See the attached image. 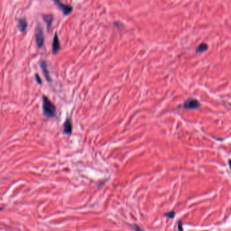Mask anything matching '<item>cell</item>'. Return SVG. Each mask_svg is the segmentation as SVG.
<instances>
[{
	"instance_id": "cell-14",
	"label": "cell",
	"mask_w": 231,
	"mask_h": 231,
	"mask_svg": "<svg viewBox=\"0 0 231 231\" xmlns=\"http://www.w3.org/2000/svg\"><path fill=\"white\" fill-rule=\"evenodd\" d=\"M135 228H136V231H144L143 230H142L140 227H137V226H136V227H135Z\"/></svg>"
},
{
	"instance_id": "cell-7",
	"label": "cell",
	"mask_w": 231,
	"mask_h": 231,
	"mask_svg": "<svg viewBox=\"0 0 231 231\" xmlns=\"http://www.w3.org/2000/svg\"><path fill=\"white\" fill-rule=\"evenodd\" d=\"M60 48H61V45H60V41L58 40V37L57 33H55V35L54 36L53 41H52V52L54 54H56L57 52L59 50Z\"/></svg>"
},
{
	"instance_id": "cell-8",
	"label": "cell",
	"mask_w": 231,
	"mask_h": 231,
	"mask_svg": "<svg viewBox=\"0 0 231 231\" xmlns=\"http://www.w3.org/2000/svg\"><path fill=\"white\" fill-rule=\"evenodd\" d=\"M27 25L28 23L27 20L25 19L21 18V19H19L18 20V28H19L20 32L25 31L26 28L27 27Z\"/></svg>"
},
{
	"instance_id": "cell-4",
	"label": "cell",
	"mask_w": 231,
	"mask_h": 231,
	"mask_svg": "<svg viewBox=\"0 0 231 231\" xmlns=\"http://www.w3.org/2000/svg\"><path fill=\"white\" fill-rule=\"evenodd\" d=\"M54 2L56 4V6L62 10V12H63L64 15H65V16L69 15L70 13L73 10V7L71 6L64 4L60 1H58V0H55V1H54Z\"/></svg>"
},
{
	"instance_id": "cell-12",
	"label": "cell",
	"mask_w": 231,
	"mask_h": 231,
	"mask_svg": "<svg viewBox=\"0 0 231 231\" xmlns=\"http://www.w3.org/2000/svg\"><path fill=\"white\" fill-rule=\"evenodd\" d=\"M178 230L179 231H183L182 223V221H180L178 222Z\"/></svg>"
},
{
	"instance_id": "cell-5",
	"label": "cell",
	"mask_w": 231,
	"mask_h": 231,
	"mask_svg": "<svg viewBox=\"0 0 231 231\" xmlns=\"http://www.w3.org/2000/svg\"><path fill=\"white\" fill-rule=\"evenodd\" d=\"M40 65L41 70H42L45 78L48 81H50L51 79H50V74H49V71L48 69V66H47V63H46V62L44 61V60H41L40 62Z\"/></svg>"
},
{
	"instance_id": "cell-15",
	"label": "cell",
	"mask_w": 231,
	"mask_h": 231,
	"mask_svg": "<svg viewBox=\"0 0 231 231\" xmlns=\"http://www.w3.org/2000/svg\"><path fill=\"white\" fill-rule=\"evenodd\" d=\"M228 163H229V165H230V167L231 169V159L228 160Z\"/></svg>"
},
{
	"instance_id": "cell-6",
	"label": "cell",
	"mask_w": 231,
	"mask_h": 231,
	"mask_svg": "<svg viewBox=\"0 0 231 231\" xmlns=\"http://www.w3.org/2000/svg\"><path fill=\"white\" fill-rule=\"evenodd\" d=\"M72 130H73V126H72L71 121V119L68 118L64 123L63 132L64 134L70 135L72 133Z\"/></svg>"
},
{
	"instance_id": "cell-3",
	"label": "cell",
	"mask_w": 231,
	"mask_h": 231,
	"mask_svg": "<svg viewBox=\"0 0 231 231\" xmlns=\"http://www.w3.org/2000/svg\"><path fill=\"white\" fill-rule=\"evenodd\" d=\"M200 103L197 100L194 98H189L185 101L184 104V107L187 109H196L199 108Z\"/></svg>"
},
{
	"instance_id": "cell-11",
	"label": "cell",
	"mask_w": 231,
	"mask_h": 231,
	"mask_svg": "<svg viewBox=\"0 0 231 231\" xmlns=\"http://www.w3.org/2000/svg\"><path fill=\"white\" fill-rule=\"evenodd\" d=\"M165 215L168 217L169 218H174V215H175V213H174V212H170L166 213Z\"/></svg>"
},
{
	"instance_id": "cell-10",
	"label": "cell",
	"mask_w": 231,
	"mask_h": 231,
	"mask_svg": "<svg viewBox=\"0 0 231 231\" xmlns=\"http://www.w3.org/2000/svg\"><path fill=\"white\" fill-rule=\"evenodd\" d=\"M207 48H208V46H207L206 43H202L197 48L196 52H202L206 51L207 50Z\"/></svg>"
},
{
	"instance_id": "cell-9",
	"label": "cell",
	"mask_w": 231,
	"mask_h": 231,
	"mask_svg": "<svg viewBox=\"0 0 231 231\" xmlns=\"http://www.w3.org/2000/svg\"><path fill=\"white\" fill-rule=\"evenodd\" d=\"M43 19L46 23V25H47L48 31H50L52 23V20H53L52 16L51 14H45L43 16Z\"/></svg>"
},
{
	"instance_id": "cell-13",
	"label": "cell",
	"mask_w": 231,
	"mask_h": 231,
	"mask_svg": "<svg viewBox=\"0 0 231 231\" xmlns=\"http://www.w3.org/2000/svg\"><path fill=\"white\" fill-rule=\"evenodd\" d=\"M35 79H36V80H37V83H39V84H41V80L40 79V76H39V75L35 74Z\"/></svg>"
},
{
	"instance_id": "cell-1",
	"label": "cell",
	"mask_w": 231,
	"mask_h": 231,
	"mask_svg": "<svg viewBox=\"0 0 231 231\" xmlns=\"http://www.w3.org/2000/svg\"><path fill=\"white\" fill-rule=\"evenodd\" d=\"M43 115L48 118H54L56 117V106L51 102V100L49 98L43 96Z\"/></svg>"
},
{
	"instance_id": "cell-2",
	"label": "cell",
	"mask_w": 231,
	"mask_h": 231,
	"mask_svg": "<svg viewBox=\"0 0 231 231\" xmlns=\"http://www.w3.org/2000/svg\"><path fill=\"white\" fill-rule=\"evenodd\" d=\"M35 37L37 47L39 48H42L44 43V33L42 26L40 24H38L36 26L35 29Z\"/></svg>"
}]
</instances>
